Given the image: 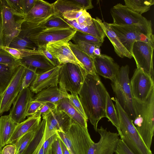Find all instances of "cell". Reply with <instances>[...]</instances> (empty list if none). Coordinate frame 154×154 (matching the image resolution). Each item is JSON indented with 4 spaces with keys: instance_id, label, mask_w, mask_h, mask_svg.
<instances>
[{
    "instance_id": "obj_51",
    "label": "cell",
    "mask_w": 154,
    "mask_h": 154,
    "mask_svg": "<svg viewBox=\"0 0 154 154\" xmlns=\"http://www.w3.org/2000/svg\"><path fill=\"white\" fill-rule=\"evenodd\" d=\"M37 0H21L23 10L26 15L32 8Z\"/></svg>"
},
{
    "instance_id": "obj_54",
    "label": "cell",
    "mask_w": 154,
    "mask_h": 154,
    "mask_svg": "<svg viewBox=\"0 0 154 154\" xmlns=\"http://www.w3.org/2000/svg\"><path fill=\"white\" fill-rule=\"evenodd\" d=\"M1 154H16L15 145L12 144L6 145L3 147Z\"/></svg>"
},
{
    "instance_id": "obj_26",
    "label": "cell",
    "mask_w": 154,
    "mask_h": 154,
    "mask_svg": "<svg viewBox=\"0 0 154 154\" xmlns=\"http://www.w3.org/2000/svg\"><path fill=\"white\" fill-rule=\"evenodd\" d=\"M101 24L106 36L112 44L115 51L121 58H129L133 57L131 54L125 48L115 33L111 29L108 23L101 20Z\"/></svg>"
},
{
    "instance_id": "obj_18",
    "label": "cell",
    "mask_w": 154,
    "mask_h": 154,
    "mask_svg": "<svg viewBox=\"0 0 154 154\" xmlns=\"http://www.w3.org/2000/svg\"><path fill=\"white\" fill-rule=\"evenodd\" d=\"M94 64L96 73L111 80L118 73L120 67L111 57L104 54L94 56Z\"/></svg>"
},
{
    "instance_id": "obj_7",
    "label": "cell",
    "mask_w": 154,
    "mask_h": 154,
    "mask_svg": "<svg viewBox=\"0 0 154 154\" xmlns=\"http://www.w3.org/2000/svg\"><path fill=\"white\" fill-rule=\"evenodd\" d=\"M121 42L132 55L134 43L137 41L154 42L153 34L151 35L142 28L136 26L118 25L108 23Z\"/></svg>"
},
{
    "instance_id": "obj_43",
    "label": "cell",
    "mask_w": 154,
    "mask_h": 154,
    "mask_svg": "<svg viewBox=\"0 0 154 154\" xmlns=\"http://www.w3.org/2000/svg\"><path fill=\"white\" fill-rule=\"evenodd\" d=\"M73 41L75 44L77 45L83 51L93 58L94 56V51L95 48L96 47H99L96 44L93 43L80 40Z\"/></svg>"
},
{
    "instance_id": "obj_17",
    "label": "cell",
    "mask_w": 154,
    "mask_h": 154,
    "mask_svg": "<svg viewBox=\"0 0 154 154\" xmlns=\"http://www.w3.org/2000/svg\"><path fill=\"white\" fill-rule=\"evenodd\" d=\"M55 15L52 4L42 0H37L31 10L25 16L24 21L38 25Z\"/></svg>"
},
{
    "instance_id": "obj_47",
    "label": "cell",
    "mask_w": 154,
    "mask_h": 154,
    "mask_svg": "<svg viewBox=\"0 0 154 154\" xmlns=\"http://www.w3.org/2000/svg\"><path fill=\"white\" fill-rule=\"evenodd\" d=\"M79 25L82 26H90L93 22L94 18L91 17L88 12L81 16L75 20Z\"/></svg>"
},
{
    "instance_id": "obj_60",
    "label": "cell",
    "mask_w": 154,
    "mask_h": 154,
    "mask_svg": "<svg viewBox=\"0 0 154 154\" xmlns=\"http://www.w3.org/2000/svg\"><path fill=\"white\" fill-rule=\"evenodd\" d=\"M2 148H3L0 145V154H1V152Z\"/></svg>"
},
{
    "instance_id": "obj_53",
    "label": "cell",
    "mask_w": 154,
    "mask_h": 154,
    "mask_svg": "<svg viewBox=\"0 0 154 154\" xmlns=\"http://www.w3.org/2000/svg\"><path fill=\"white\" fill-rule=\"evenodd\" d=\"M51 151L54 154H63L60 139L58 136L52 143Z\"/></svg>"
},
{
    "instance_id": "obj_12",
    "label": "cell",
    "mask_w": 154,
    "mask_h": 154,
    "mask_svg": "<svg viewBox=\"0 0 154 154\" xmlns=\"http://www.w3.org/2000/svg\"><path fill=\"white\" fill-rule=\"evenodd\" d=\"M96 132L100 138L97 143H93L90 146L87 154H113L118 146L119 135L118 133L108 131L102 126L97 128Z\"/></svg>"
},
{
    "instance_id": "obj_30",
    "label": "cell",
    "mask_w": 154,
    "mask_h": 154,
    "mask_svg": "<svg viewBox=\"0 0 154 154\" xmlns=\"http://www.w3.org/2000/svg\"><path fill=\"white\" fill-rule=\"evenodd\" d=\"M52 4L55 15L58 16L68 11L83 9L76 0H58Z\"/></svg>"
},
{
    "instance_id": "obj_28",
    "label": "cell",
    "mask_w": 154,
    "mask_h": 154,
    "mask_svg": "<svg viewBox=\"0 0 154 154\" xmlns=\"http://www.w3.org/2000/svg\"><path fill=\"white\" fill-rule=\"evenodd\" d=\"M69 46L76 58L83 65L88 74L94 75L96 72L94 58L80 49L76 44L69 42Z\"/></svg>"
},
{
    "instance_id": "obj_36",
    "label": "cell",
    "mask_w": 154,
    "mask_h": 154,
    "mask_svg": "<svg viewBox=\"0 0 154 154\" xmlns=\"http://www.w3.org/2000/svg\"><path fill=\"white\" fill-rule=\"evenodd\" d=\"M1 49L7 52L14 58L18 60L24 57L33 54H43L42 52L38 49L36 50L17 49L5 46H2Z\"/></svg>"
},
{
    "instance_id": "obj_61",
    "label": "cell",
    "mask_w": 154,
    "mask_h": 154,
    "mask_svg": "<svg viewBox=\"0 0 154 154\" xmlns=\"http://www.w3.org/2000/svg\"><path fill=\"white\" fill-rule=\"evenodd\" d=\"M49 154H54L52 152H51V150L49 153Z\"/></svg>"
},
{
    "instance_id": "obj_1",
    "label": "cell",
    "mask_w": 154,
    "mask_h": 154,
    "mask_svg": "<svg viewBox=\"0 0 154 154\" xmlns=\"http://www.w3.org/2000/svg\"><path fill=\"white\" fill-rule=\"evenodd\" d=\"M107 92L97 74H88L78 93L87 119L96 131L99 122L105 117Z\"/></svg>"
},
{
    "instance_id": "obj_9",
    "label": "cell",
    "mask_w": 154,
    "mask_h": 154,
    "mask_svg": "<svg viewBox=\"0 0 154 154\" xmlns=\"http://www.w3.org/2000/svg\"><path fill=\"white\" fill-rule=\"evenodd\" d=\"M76 31L74 28L45 29L25 39L33 43L38 48L50 43L61 41H69Z\"/></svg>"
},
{
    "instance_id": "obj_23",
    "label": "cell",
    "mask_w": 154,
    "mask_h": 154,
    "mask_svg": "<svg viewBox=\"0 0 154 154\" xmlns=\"http://www.w3.org/2000/svg\"><path fill=\"white\" fill-rule=\"evenodd\" d=\"M55 104L56 109L64 112L70 118L72 122L82 127L87 128V120L76 109L68 98H63Z\"/></svg>"
},
{
    "instance_id": "obj_31",
    "label": "cell",
    "mask_w": 154,
    "mask_h": 154,
    "mask_svg": "<svg viewBox=\"0 0 154 154\" xmlns=\"http://www.w3.org/2000/svg\"><path fill=\"white\" fill-rule=\"evenodd\" d=\"M105 116L116 128L121 139L123 136L120 128V123L117 111L112 100L107 92L105 109Z\"/></svg>"
},
{
    "instance_id": "obj_44",
    "label": "cell",
    "mask_w": 154,
    "mask_h": 154,
    "mask_svg": "<svg viewBox=\"0 0 154 154\" xmlns=\"http://www.w3.org/2000/svg\"><path fill=\"white\" fill-rule=\"evenodd\" d=\"M56 109V104L49 103H43L38 111L34 116L45 117L51 111Z\"/></svg>"
},
{
    "instance_id": "obj_46",
    "label": "cell",
    "mask_w": 154,
    "mask_h": 154,
    "mask_svg": "<svg viewBox=\"0 0 154 154\" xmlns=\"http://www.w3.org/2000/svg\"><path fill=\"white\" fill-rule=\"evenodd\" d=\"M87 12L86 10L83 9L72 10L64 13L61 17L69 21L76 20L81 16Z\"/></svg>"
},
{
    "instance_id": "obj_3",
    "label": "cell",
    "mask_w": 154,
    "mask_h": 154,
    "mask_svg": "<svg viewBox=\"0 0 154 154\" xmlns=\"http://www.w3.org/2000/svg\"><path fill=\"white\" fill-rule=\"evenodd\" d=\"M114 101L124 143L135 154H152L138 132L132 120L115 98Z\"/></svg>"
},
{
    "instance_id": "obj_34",
    "label": "cell",
    "mask_w": 154,
    "mask_h": 154,
    "mask_svg": "<svg viewBox=\"0 0 154 154\" xmlns=\"http://www.w3.org/2000/svg\"><path fill=\"white\" fill-rule=\"evenodd\" d=\"M46 119L43 118L38 127L35 135L23 154H31L39 144L45 135Z\"/></svg>"
},
{
    "instance_id": "obj_42",
    "label": "cell",
    "mask_w": 154,
    "mask_h": 154,
    "mask_svg": "<svg viewBox=\"0 0 154 154\" xmlns=\"http://www.w3.org/2000/svg\"><path fill=\"white\" fill-rule=\"evenodd\" d=\"M23 19H19L18 24L14 29L9 34L4 35V46L9 47L11 42L18 36L20 31L21 24Z\"/></svg>"
},
{
    "instance_id": "obj_14",
    "label": "cell",
    "mask_w": 154,
    "mask_h": 154,
    "mask_svg": "<svg viewBox=\"0 0 154 154\" xmlns=\"http://www.w3.org/2000/svg\"><path fill=\"white\" fill-rule=\"evenodd\" d=\"M66 134L71 142L74 154H87L90 146L94 142L87 128L73 122Z\"/></svg>"
},
{
    "instance_id": "obj_58",
    "label": "cell",
    "mask_w": 154,
    "mask_h": 154,
    "mask_svg": "<svg viewBox=\"0 0 154 154\" xmlns=\"http://www.w3.org/2000/svg\"><path fill=\"white\" fill-rule=\"evenodd\" d=\"M60 139L61 147L62 150L63 154H70L69 150L67 148L64 143L60 140Z\"/></svg>"
},
{
    "instance_id": "obj_48",
    "label": "cell",
    "mask_w": 154,
    "mask_h": 154,
    "mask_svg": "<svg viewBox=\"0 0 154 154\" xmlns=\"http://www.w3.org/2000/svg\"><path fill=\"white\" fill-rule=\"evenodd\" d=\"M43 103L32 100L30 103L27 109L26 116L34 115L39 110Z\"/></svg>"
},
{
    "instance_id": "obj_10",
    "label": "cell",
    "mask_w": 154,
    "mask_h": 154,
    "mask_svg": "<svg viewBox=\"0 0 154 154\" xmlns=\"http://www.w3.org/2000/svg\"><path fill=\"white\" fill-rule=\"evenodd\" d=\"M25 70L22 65L16 68L9 84L0 96V115L10 109L20 91Z\"/></svg>"
},
{
    "instance_id": "obj_5",
    "label": "cell",
    "mask_w": 154,
    "mask_h": 154,
    "mask_svg": "<svg viewBox=\"0 0 154 154\" xmlns=\"http://www.w3.org/2000/svg\"><path fill=\"white\" fill-rule=\"evenodd\" d=\"M87 73L79 66L72 63L60 65L58 79L59 88L71 94H78Z\"/></svg>"
},
{
    "instance_id": "obj_25",
    "label": "cell",
    "mask_w": 154,
    "mask_h": 154,
    "mask_svg": "<svg viewBox=\"0 0 154 154\" xmlns=\"http://www.w3.org/2000/svg\"><path fill=\"white\" fill-rule=\"evenodd\" d=\"M0 11L3 32L5 35L14 29L18 24V20H15V16L5 0H0Z\"/></svg>"
},
{
    "instance_id": "obj_6",
    "label": "cell",
    "mask_w": 154,
    "mask_h": 154,
    "mask_svg": "<svg viewBox=\"0 0 154 154\" xmlns=\"http://www.w3.org/2000/svg\"><path fill=\"white\" fill-rule=\"evenodd\" d=\"M110 12L113 19V23L137 26L150 34H153L151 21L129 9L125 5L118 3L111 8Z\"/></svg>"
},
{
    "instance_id": "obj_33",
    "label": "cell",
    "mask_w": 154,
    "mask_h": 154,
    "mask_svg": "<svg viewBox=\"0 0 154 154\" xmlns=\"http://www.w3.org/2000/svg\"><path fill=\"white\" fill-rule=\"evenodd\" d=\"M16 68L0 64V96L3 94L9 84Z\"/></svg>"
},
{
    "instance_id": "obj_15",
    "label": "cell",
    "mask_w": 154,
    "mask_h": 154,
    "mask_svg": "<svg viewBox=\"0 0 154 154\" xmlns=\"http://www.w3.org/2000/svg\"><path fill=\"white\" fill-rule=\"evenodd\" d=\"M69 42L65 40L50 43L45 46L48 51L58 60L60 65L72 63L85 70L83 65L76 58L71 50L69 46Z\"/></svg>"
},
{
    "instance_id": "obj_39",
    "label": "cell",
    "mask_w": 154,
    "mask_h": 154,
    "mask_svg": "<svg viewBox=\"0 0 154 154\" xmlns=\"http://www.w3.org/2000/svg\"><path fill=\"white\" fill-rule=\"evenodd\" d=\"M0 64L15 68L21 65L19 60L15 59L9 53L2 50H0Z\"/></svg>"
},
{
    "instance_id": "obj_19",
    "label": "cell",
    "mask_w": 154,
    "mask_h": 154,
    "mask_svg": "<svg viewBox=\"0 0 154 154\" xmlns=\"http://www.w3.org/2000/svg\"><path fill=\"white\" fill-rule=\"evenodd\" d=\"M60 65L45 72L36 74L35 79L29 87L31 91L37 94L49 87L57 86Z\"/></svg>"
},
{
    "instance_id": "obj_8",
    "label": "cell",
    "mask_w": 154,
    "mask_h": 154,
    "mask_svg": "<svg viewBox=\"0 0 154 154\" xmlns=\"http://www.w3.org/2000/svg\"><path fill=\"white\" fill-rule=\"evenodd\" d=\"M154 42L137 41L133 45L132 55L137 68L149 75L154 80L153 53Z\"/></svg>"
},
{
    "instance_id": "obj_59",
    "label": "cell",
    "mask_w": 154,
    "mask_h": 154,
    "mask_svg": "<svg viewBox=\"0 0 154 154\" xmlns=\"http://www.w3.org/2000/svg\"><path fill=\"white\" fill-rule=\"evenodd\" d=\"M100 50V48L96 47L94 51V54L95 56H99L101 54Z\"/></svg>"
},
{
    "instance_id": "obj_27",
    "label": "cell",
    "mask_w": 154,
    "mask_h": 154,
    "mask_svg": "<svg viewBox=\"0 0 154 154\" xmlns=\"http://www.w3.org/2000/svg\"><path fill=\"white\" fill-rule=\"evenodd\" d=\"M17 124L9 115L0 117V145L2 147L7 145Z\"/></svg>"
},
{
    "instance_id": "obj_11",
    "label": "cell",
    "mask_w": 154,
    "mask_h": 154,
    "mask_svg": "<svg viewBox=\"0 0 154 154\" xmlns=\"http://www.w3.org/2000/svg\"><path fill=\"white\" fill-rule=\"evenodd\" d=\"M130 81L134 99L139 102H144L154 88V80L149 75L137 68Z\"/></svg>"
},
{
    "instance_id": "obj_49",
    "label": "cell",
    "mask_w": 154,
    "mask_h": 154,
    "mask_svg": "<svg viewBox=\"0 0 154 154\" xmlns=\"http://www.w3.org/2000/svg\"><path fill=\"white\" fill-rule=\"evenodd\" d=\"M38 49L42 52L44 55L54 67L60 65L58 60L55 58L47 49L45 46L38 48Z\"/></svg>"
},
{
    "instance_id": "obj_40",
    "label": "cell",
    "mask_w": 154,
    "mask_h": 154,
    "mask_svg": "<svg viewBox=\"0 0 154 154\" xmlns=\"http://www.w3.org/2000/svg\"><path fill=\"white\" fill-rule=\"evenodd\" d=\"M5 1L15 16L20 18H24L25 15L23 10L21 0H5Z\"/></svg>"
},
{
    "instance_id": "obj_13",
    "label": "cell",
    "mask_w": 154,
    "mask_h": 154,
    "mask_svg": "<svg viewBox=\"0 0 154 154\" xmlns=\"http://www.w3.org/2000/svg\"><path fill=\"white\" fill-rule=\"evenodd\" d=\"M46 119L45 140L57 131L66 133L72 123L70 118L63 111L56 109L51 111L45 117Z\"/></svg>"
},
{
    "instance_id": "obj_56",
    "label": "cell",
    "mask_w": 154,
    "mask_h": 154,
    "mask_svg": "<svg viewBox=\"0 0 154 154\" xmlns=\"http://www.w3.org/2000/svg\"><path fill=\"white\" fill-rule=\"evenodd\" d=\"M45 135L38 146L31 154H44L43 144L45 141Z\"/></svg>"
},
{
    "instance_id": "obj_37",
    "label": "cell",
    "mask_w": 154,
    "mask_h": 154,
    "mask_svg": "<svg viewBox=\"0 0 154 154\" xmlns=\"http://www.w3.org/2000/svg\"><path fill=\"white\" fill-rule=\"evenodd\" d=\"M9 47L31 50H38V47L33 43L18 35L11 42Z\"/></svg>"
},
{
    "instance_id": "obj_2",
    "label": "cell",
    "mask_w": 154,
    "mask_h": 154,
    "mask_svg": "<svg viewBox=\"0 0 154 154\" xmlns=\"http://www.w3.org/2000/svg\"><path fill=\"white\" fill-rule=\"evenodd\" d=\"M135 118L134 125L146 146H151L154 130V88L143 102L134 100Z\"/></svg>"
},
{
    "instance_id": "obj_41",
    "label": "cell",
    "mask_w": 154,
    "mask_h": 154,
    "mask_svg": "<svg viewBox=\"0 0 154 154\" xmlns=\"http://www.w3.org/2000/svg\"><path fill=\"white\" fill-rule=\"evenodd\" d=\"M25 67V72L21 89L30 87L35 79L36 75V70L35 69L30 67Z\"/></svg>"
},
{
    "instance_id": "obj_16",
    "label": "cell",
    "mask_w": 154,
    "mask_h": 154,
    "mask_svg": "<svg viewBox=\"0 0 154 154\" xmlns=\"http://www.w3.org/2000/svg\"><path fill=\"white\" fill-rule=\"evenodd\" d=\"M32 93L29 87L21 89L13 104L9 115L16 123L25 120L28 107L33 100Z\"/></svg>"
},
{
    "instance_id": "obj_50",
    "label": "cell",
    "mask_w": 154,
    "mask_h": 154,
    "mask_svg": "<svg viewBox=\"0 0 154 154\" xmlns=\"http://www.w3.org/2000/svg\"><path fill=\"white\" fill-rule=\"evenodd\" d=\"M115 153V154H135L121 139H119Z\"/></svg>"
},
{
    "instance_id": "obj_45",
    "label": "cell",
    "mask_w": 154,
    "mask_h": 154,
    "mask_svg": "<svg viewBox=\"0 0 154 154\" xmlns=\"http://www.w3.org/2000/svg\"><path fill=\"white\" fill-rule=\"evenodd\" d=\"M68 98L72 104L80 114L87 120V118L80 101L78 94H70Z\"/></svg>"
},
{
    "instance_id": "obj_4",
    "label": "cell",
    "mask_w": 154,
    "mask_h": 154,
    "mask_svg": "<svg viewBox=\"0 0 154 154\" xmlns=\"http://www.w3.org/2000/svg\"><path fill=\"white\" fill-rule=\"evenodd\" d=\"M128 65L122 66L116 76L112 79L111 85L115 98L122 107L133 121L135 113L133 97L129 77Z\"/></svg>"
},
{
    "instance_id": "obj_55",
    "label": "cell",
    "mask_w": 154,
    "mask_h": 154,
    "mask_svg": "<svg viewBox=\"0 0 154 154\" xmlns=\"http://www.w3.org/2000/svg\"><path fill=\"white\" fill-rule=\"evenodd\" d=\"M81 6L82 9L87 10L94 8L91 0H76Z\"/></svg>"
},
{
    "instance_id": "obj_32",
    "label": "cell",
    "mask_w": 154,
    "mask_h": 154,
    "mask_svg": "<svg viewBox=\"0 0 154 154\" xmlns=\"http://www.w3.org/2000/svg\"><path fill=\"white\" fill-rule=\"evenodd\" d=\"M125 5L132 11L140 15L149 10L154 5V0H125Z\"/></svg>"
},
{
    "instance_id": "obj_29",
    "label": "cell",
    "mask_w": 154,
    "mask_h": 154,
    "mask_svg": "<svg viewBox=\"0 0 154 154\" xmlns=\"http://www.w3.org/2000/svg\"><path fill=\"white\" fill-rule=\"evenodd\" d=\"M38 32L45 29L73 28L60 16L54 15L45 21L38 25L32 23Z\"/></svg>"
},
{
    "instance_id": "obj_24",
    "label": "cell",
    "mask_w": 154,
    "mask_h": 154,
    "mask_svg": "<svg viewBox=\"0 0 154 154\" xmlns=\"http://www.w3.org/2000/svg\"><path fill=\"white\" fill-rule=\"evenodd\" d=\"M63 19L73 28L97 37L103 42L106 35L101 24L102 20L98 17L94 18L93 22L91 25L86 26L79 25L75 20L69 21Z\"/></svg>"
},
{
    "instance_id": "obj_38",
    "label": "cell",
    "mask_w": 154,
    "mask_h": 154,
    "mask_svg": "<svg viewBox=\"0 0 154 154\" xmlns=\"http://www.w3.org/2000/svg\"><path fill=\"white\" fill-rule=\"evenodd\" d=\"M73 41L80 40L96 44L100 47L103 42L97 37L89 34L76 30L74 35L72 38Z\"/></svg>"
},
{
    "instance_id": "obj_57",
    "label": "cell",
    "mask_w": 154,
    "mask_h": 154,
    "mask_svg": "<svg viewBox=\"0 0 154 154\" xmlns=\"http://www.w3.org/2000/svg\"><path fill=\"white\" fill-rule=\"evenodd\" d=\"M3 46H4V35L2 27L0 11V50H1V48Z\"/></svg>"
},
{
    "instance_id": "obj_21",
    "label": "cell",
    "mask_w": 154,
    "mask_h": 154,
    "mask_svg": "<svg viewBox=\"0 0 154 154\" xmlns=\"http://www.w3.org/2000/svg\"><path fill=\"white\" fill-rule=\"evenodd\" d=\"M19 60L21 65L34 69L36 74L45 72L55 67L43 54L29 55Z\"/></svg>"
},
{
    "instance_id": "obj_35",
    "label": "cell",
    "mask_w": 154,
    "mask_h": 154,
    "mask_svg": "<svg viewBox=\"0 0 154 154\" xmlns=\"http://www.w3.org/2000/svg\"><path fill=\"white\" fill-rule=\"evenodd\" d=\"M38 126L21 137L12 144L16 147V154H23L34 137Z\"/></svg>"
},
{
    "instance_id": "obj_52",
    "label": "cell",
    "mask_w": 154,
    "mask_h": 154,
    "mask_svg": "<svg viewBox=\"0 0 154 154\" xmlns=\"http://www.w3.org/2000/svg\"><path fill=\"white\" fill-rule=\"evenodd\" d=\"M57 137L56 133L45 141L43 144L44 154H49L51 150L52 143Z\"/></svg>"
},
{
    "instance_id": "obj_22",
    "label": "cell",
    "mask_w": 154,
    "mask_h": 154,
    "mask_svg": "<svg viewBox=\"0 0 154 154\" xmlns=\"http://www.w3.org/2000/svg\"><path fill=\"white\" fill-rule=\"evenodd\" d=\"M41 119L40 116H31L17 124L7 144H13L21 137L37 127L40 124Z\"/></svg>"
},
{
    "instance_id": "obj_20",
    "label": "cell",
    "mask_w": 154,
    "mask_h": 154,
    "mask_svg": "<svg viewBox=\"0 0 154 154\" xmlns=\"http://www.w3.org/2000/svg\"><path fill=\"white\" fill-rule=\"evenodd\" d=\"M68 92L60 88L58 86H51L43 89L36 94L33 100L42 103L49 102L55 104L60 100L68 98Z\"/></svg>"
}]
</instances>
